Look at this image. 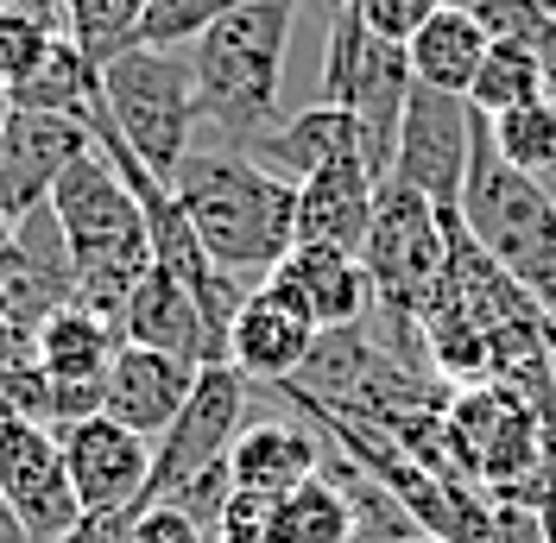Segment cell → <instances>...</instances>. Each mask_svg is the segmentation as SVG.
<instances>
[{
  "instance_id": "1",
  "label": "cell",
  "mask_w": 556,
  "mask_h": 543,
  "mask_svg": "<svg viewBox=\"0 0 556 543\" xmlns=\"http://www.w3.org/2000/svg\"><path fill=\"white\" fill-rule=\"evenodd\" d=\"M304 0H253L190 45L197 70V152H247L278 127L285 58Z\"/></svg>"
},
{
  "instance_id": "2",
  "label": "cell",
  "mask_w": 556,
  "mask_h": 543,
  "mask_svg": "<svg viewBox=\"0 0 556 543\" xmlns=\"http://www.w3.org/2000/svg\"><path fill=\"white\" fill-rule=\"evenodd\" d=\"M172 190L203 253L253 291L298 247V184L253 165L247 152H190Z\"/></svg>"
},
{
  "instance_id": "3",
  "label": "cell",
  "mask_w": 556,
  "mask_h": 543,
  "mask_svg": "<svg viewBox=\"0 0 556 543\" xmlns=\"http://www.w3.org/2000/svg\"><path fill=\"white\" fill-rule=\"evenodd\" d=\"M51 215L64 228L70 266H76V304L121 329L134 285L152 272V240H146V215H139L134 190L121 184L102 146H89L51 184Z\"/></svg>"
},
{
  "instance_id": "4",
  "label": "cell",
  "mask_w": 556,
  "mask_h": 543,
  "mask_svg": "<svg viewBox=\"0 0 556 543\" xmlns=\"http://www.w3.org/2000/svg\"><path fill=\"white\" fill-rule=\"evenodd\" d=\"M455 215L544 304V316H556V197L551 184H538V177H525V171H513L500 159L493 127H481V139H475Z\"/></svg>"
},
{
  "instance_id": "5",
  "label": "cell",
  "mask_w": 556,
  "mask_h": 543,
  "mask_svg": "<svg viewBox=\"0 0 556 543\" xmlns=\"http://www.w3.org/2000/svg\"><path fill=\"white\" fill-rule=\"evenodd\" d=\"M102 108L108 127L127 139L139 165L177 177V165L197 152V70L190 51H152L134 45L114 64H102Z\"/></svg>"
},
{
  "instance_id": "6",
  "label": "cell",
  "mask_w": 556,
  "mask_h": 543,
  "mask_svg": "<svg viewBox=\"0 0 556 543\" xmlns=\"http://www.w3.org/2000/svg\"><path fill=\"white\" fill-rule=\"evenodd\" d=\"M443 455L475 493L519 500L525 480L538 475V455H544V417L506 379L455 386L450 411H443Z\"/></svg>"
},
{
  "instance_id": "7",
  "label": "cell",
  "mask_w": 556,
  "mask_h": 543,
  "mask_svg": "<svg viewBox=\"0 0 556 543\" xmlns=\"http://www.w3.org/2000/svg\"><path fill=\"white\" fill-rule=\"evenodd\" d=\"M316 102L342 108L361 121L367 134V152H374V171H392V146H399V121H405V102H412V58L405 45H386L374 38L354 13L329 7L323 13V70H316Z\"/></svg>"
},
{
  "instance_id": "8",
  "label": "cell",
  "mask_w": 556,
  "mask_h": 543,
  "mask_svg": "<svg viewBox=\"0 0 556 543\" xmlns=\"http://www.w3.org/2000/svg\"><path fill=\"white\" fill-rule=\"evenodd\" d=\"M481 127L486 114L468 96H443V89L412 83V102H405V121H399V146H392V171L386 177L412 184L437 215H455Z\"/></svg>"
},
{
  "instance_id": "9",
  "label": "cell",
  "mask_w": 556,
  "mask_h": 543,
  "mask_svg": "<svg viewBox=\"0 0 556 543\" xmlns=\"http://www.w3.org/2000/svg\"><path fill=\"white\" fill-rule=\"evenodd\" d=\"M247 405H253V386H247L228 361L197 367L190 386V405L172 417V430L152 442V480H146V506L152 500H172L190 475H203L215 462H228L235 437L247 430Z\"/></svg>"
},
{
  "instance_id": "10",
  "label": "cell",
  "mask_w": 556,
  "mask_h": 543,
  "mask_svg": "<svg viewBox=\"0 0 556 543\" xmlns=\"http://www.w3.org/2000/svg\"><path fill=\"white\" fill-rule=\"evenodd\" d=\"M0 500L13 512V525L26 531V543H58L83 518V500L70 487L58 430L0 411Z\"/></svg>"
},
{
  "instance_id": "11",
  "label": "cell",
  "mask_w": 556,
  "mask_h": 543,
  "mask_svg": "<svg viewBox=\"0 0 556 543\" xmlns=\"http://www.w3.org/2000/svg\"><path fill=\"white\" fill-rule=\"evenodd\" d=\"M64 304H76V266L51 203H38L0 240V316L38 336V323Z\"/></svg>"
},
{
  "instance_id": "12",
  "label": "cell",
  "mask_w": 556,
  "mask_h": 543,
  "mask_svg": "<svg viewBox=\"0 0 556 543\" xmlns=\"http://www.w3.org/2000/svg\"><path fill=\"white\" fill-rule=\"evenodd\" d=\"M260 291H273L285 310H298L316 336H329V329H361L367 310H374V285H367L361 253L316 247V240H298V247L260 278Z\"/></svg>"
},
{
  "instance_id": "13",
  "label": "cell",
  "mask_w": 556,
  "mask_h": 543,
  "mask_svg": "<svg viewBox=\"0 0 556 543\" xmlns=\"http://www.w3.org/2000/svg\"><path fill=\"white\" fill-rule=\"evenodd\" d=\"M64 468L83 512H139L146 506V480H152V442L134 437L127 424H114L108 411L58 430Z\"/></svg>"
},
{
  "instance_id": "14",
  "label": "cell",
  "mask_w": 556,
  "mask_h": 543,
  "mask_svg": "<svg viewBox=\"0 0 556 543\" xmlns=\"http://www.w3.org/2000/svg\"><path fill=\"white\" fill-rule=\"evenodd\" d=\"M89 146H96V139H89L83 121L13 108L7 127H0V209H7V222H20L26 209L51 203V184H58Z\"/></svg>"
},
{
  "instance_id": "15",
  "label": "cell",
  "mask_w": 556,
  "mask_h": 543,
  "mask_svg": "<svg viewBox=\"0 0 556 543\" xmlns=\"http://www.w3.org/2000/svg\"><path fill=\"white\" fill-rule=\"evenodd\" d=\"M121 341L152 348V354H172V361H190V367H215V361H228L222 329H215L208 310L190 298V285H177L165 266H152L134 285L127 316H121Z\"/></svg>"
},
{
  "instance_id": "16",
  "label": "cell",
  "mask_w": 556,
  "mask_h": 543,
  "mask_svg": "<svg viewBox=\"0 0 556 543\" xmlns=\"http://www.w3.org/2000/svg\"><path fill=\"white\" fill-rule=\"evenodd\" d=\"M190 386H197L190 361H172V354H152V348L121 341L114 361H108V379H102V411L114 424H127L134 437L159 442L172 430L177 411L190 405Z\"/></svg>"
},
{
  "instance_id": "17",
  "label": "cell",
  "mask_w": 556,
  "mask_h": 543,
  "mask_svg": "<svg viewBox=\"0 0 556 543\" xmlns=\"http://www.w3.org/2000/svg\"><path fill=\"white\" fill-rule=\"evenodd\" d=\"M247 159L266 165L273 177H285V184H304V177L342 165V159H367V165H374L361 121L342 114V108H323V102L304 108V114H291V121H278V127H266V134L247 146ZM374 177H380V171H374Z\"/></svg>"
},
{
  "instance_id": "18",
  "label": "cell",
  "mask_w": 556,
  "mask_h": 543,
  "mask_svg": "<svg viewBox=\"0 0 556 543\" xmlns=\"http://www.w3.org/2000/svg\"><path fill=\"white\" fill-rule=\"evenodd\" d=\"M311 348H316V329L298 310L278 304L273 291H253L235 310V323H228V367L247 386H285V379H298L304 361H311Z\"/></svg>"
},
{
  "instance_id": "19",
  "label": "cell",
  "mask_w": 556,
  "mask_h": 543,
  "mask_svg": "<svg viewBox=\"0 0 556 543\" xmlns=\"http://www.w3.org/2000/svg\"><path fill=\"white\" fill-rule=\"evenodd\" d=\"M374 197H380V177L367 159H342V165L304 177L298 184V240L361 253V240L374 228Z\"/></svg>"
},
{
  "instance_id": "20",
  "label": "cell",
  "mask_w": 556,
  "mask_h": 543,
  "mask_svg": "<svg viewBox=\"0 0 556 543\" xmlns=\"http://www.w3.org/2000/svg\"><path fill=\"white\" fill-rule=\"evenodd\" d=\"M323 455H329V442L316 437L311 424H247L228 449V475H235L241 493L285 500L291 487L323 475Z\"/></svg>"
},
{
  "instance_id": "21",
  "label": "cell",
  "mask_w": 556,
  "mask_h": 543,
  "mask_svg": "<svg viewBox=\"0 0 556 543\" xmlns=\"http://www.w3.org/2000/svg\"><path fill=\"white\" fill-rule=\"evenodd\" d=\"M38 374L45 379H64V386H102L108 379V361H114V348H121V329L96 316V310L83 304H64L51 310L45 323H38Z\"/></svg>"
},
{
  "instance_id": "22",
  "label": "cell",
  "mask_w": 556,
  "mask_h": 543,
  "mask_svg": "<svg viewBox=\"0 0 556 543\" xmlns=\"http://www.w3.org/2000/svg\"><path fill=\"white\" fill-rule=\"evenodd\" d=\"M486 45L493 38L462 13V7H437L430 20H424V33L405 45V58H412V83H424V89H443V96H468L475 89V70H481Z\"/></svg>"
},
{
  "instance_id": "23",
  "label": "cell",
  "mask_w": 556,
  "mask_h": 543,
  "mask_svg": "<svg viewBox=\"0 0 556 543\" xmlns=\"http://www.w3.org/2000/svg\"><path fill=\"white\" fill-rule=\"evenodd\" d=\"M13 108H33V114H64V121H83L89 127V108L102 96V70L89 64L70 38H51V51L38 58V70L26 83L7 89Z\"/></svg>"
},
{
  "instance_id": "24",
  "label": "cell",
  "mask_w": 556,
  "mask_h": 543,
  "mask_svg": "<svg viewBox=\"0 0 556 543\" xmlns=\"http://www.w3.org/2000/svg\"><path fill=\"white\" fill-rule=\"evenodd\" d=\"M266 543H354V518H348L342 487L329 475H311L304 487H291L285 500H273Z\"/></svg>"
},
{
  "instance_id": "25",
  "label": "cell",
  "mask_w": 556,
  "mask_h": 543,
  "mask_svg": "<svg viewBox=\"0 0 556 543\" xmlns=\"http://www.w3.org/2000/svg\"><path fill=\"white\" fill-rule=\"evenodd\" d=\"M323 475L342 487L348 518H354V543H412V538H424L412 512L399 506V500H392L374 475H361L348 455H336V449H329V455H323Z\"/></svg>"
},
{
  "instance_id": "26",
  "label": "cell",
  "mask_w": 556,
  "mask_h": 543,
  "mask_svg": "<svg viewBox=\"0 0 556 543\" xmlns=\"http://www.w3.org/2000/svg\"><path fill=\"white\" fill-rule=\"evenodd\" d=\"M544 96H551V89H544V64H538L531 45H486L481 70H475V89H468V102L481 108L486 121L544 102Z\"/></svg>"
},
{
  "instance_id": "27",
  "label": "cell",
  "mask_w": 556,
  "mask_h": 543,
  "mask_svg": "<svg viewBox=\"0 0 556 543\" xmlns=\"http://www.w3.org/2000/svg\"><path fill=\"white\" fill-rule=\"evenodd\" d=\"M139 20H146V0H64V38L96 70L134 51Z\"/></svg>"
},
{
  "instance_id": "28",
  "label": "cell",
  "mask_w": 556,
  "mask_h": 543,
  "mask_svg": "<svg viewBox=\"0 0 556 543\" xmlns=\"http://www.w3.org/2000/svg\"><path fill=\"white\" fill-rule=\"evenodd\" d=\"M493 127V146H500V159L525 177H538V184H556V102L531 108H513V114H500V121H486Z\"/></svg>"
},
{
  "instance_id": "29",
  "label": "cell",
  "mask_w": 556,
  "mask_h": 543,
  "mask_svg": "<svg viewBox=\"0 0 556 543\" xmlns=\"http://www.w3.org/2000/svg\"><path fill=\"white\" fill-rule=\"evenodd\" d=\"M253 0H146V20H139L134 45H152V51H190L208 26H222L228 13H241Z\"/></svg>"
},
{
  "instance_id": "30",
  "label": "cell",
  "mask_w": 556,
  "mask_h": 543,
  "mask_svg": "<svg viewBox=\"0 0 556 543\" xmlns=\"http://www.w3.org/2000/svg\"><path fill=\"white\" fill-rule=\"evenodd\" d=\"M450 7H462L493 45H531V51H544V38L556 33V7H544V0H450Z\"/></svg>"
},
{
  "instance_id": "31",
  "label": "cell",
  "mask_w": 556,
  "mask_h": 543,
  "mask_svg": "<svg viewBox=\"0 0 556 543\" xmlns=\"http://www.w3.org/2000/svg\"><path fill=\"white\" fill-rule=\"evenodd\" d=\"M437 7H443V0H348V13H354L374 38H386V45H412Z\"/></svg>"
},
{
  "instance_id": "32",
  "label": "cell",
  "mask_w": 556,
  "mask_h": 543,
  "mask_svg": "<svg viewBox=\"0 0 556 543\" xmlns=\"http://www.w3.org/2000/svg\"><path fill=\"white\" fill-rule=\"evenodd\" d=\"M51 38H64V33H45V26L20 20V13H0V89L26 83L38 70V58L51 51Z\"/></svg>"
},
{
  "instance_id": "33",
  "label": "cell",
  "mask_w": 556,
  "mask_h": 543,
  "mask_svg": "<svg viewBox=\"0 0 556 543\" xmlns=\"http://www.w3.org/2000/svg\"><path fill=\"white\" fill-rule=\"evenodd\" d=\"M266 531H273V500L235 487L222 518H215V531H208V543H266Z\"/></svg>"
},
{
  "instance_id": "34",
  "label": "cell",
  "mask_w": 556,
  "mask_h": 543,
  "mask_svg": "<svg viewBox=\"0 0 556 543\" xmlns=\"http://www.w3.org/2000/svg\"><path fill=\"white\" fill-rule=\"evenodd\" d=\"M228 493H235V475H228V462H215V468H203V475H190L184 487H177L172 506L190 512L203 531H215V518H222V506H228Z\"/></svg>"
},
{
  "instance_id": "35",
  "label": "cell",
  "mask_w": 556,
  "mask_h": 543,
  "mask_svg": "<svg viewBox=\"0 0 556 543\" xmlns=\"http://www.w3.org/2000/svg\"><path fill=\"white\" fill-rule=\"evenodd\" d=\"M127 543H208V531L190 518V512H177L172 500H152V506L134 512Z\"/></svg>"
},
{
  "instance_id": "36",
  "label": "cell",
  "mask_w": 556,
  "mask_h": 543,
  "mask_svg": "<svg viewBox=\"0 0 556 543\" xmlns=\"http://www.w3.org/2000/svg\"><path fill=\"white\" fill-rule=\"evenodd\" d=\"M486 543H551L544 518L525 500H486Z\"/></svg>"
},
{
  "instance_id": "37",
  "label": "cell",
  "mask_w": 556,
  "mask_h": 543,
  "mask_svg": "<svg viewBox=\"0 0 556 543\" xmlns=\"http://www.w3.org/2000/svg\"><path fill=\"white\" fill-rule=\"evenodd\" d=\"M134 531V512H83L58 543H127Z\"/></svg>"
},
{
  "instance_id": "38",
  "label": "cell",
  "mask_w": 556,
  "mask_h": 543,
  "mask_svg": "<svg viewBox=\"0 0 556 543\" xmlns=\"http://www.w3.org/2000/svg\"><path fill=\"white\" fill-rule=\"evenodd\" d=\"M0 13H20L45 33H64V0H0Z\"/></svg>"
},
{
  "instance_id": "39",
  "label": "cell",
  "mask_w": 556,
  "mask_h": 543,
  "mask_svg": "<svg viewBox=\"0 0 556 543\" xmlns=\"http://www.w3.org/2000/svg\"><path fill=\"white\" fill-rule=\"evenodd\" d=\"M538 64H544V89L556 96V33L544 38V51H538Z\"/></svg>"
},
{
  "instance_id": "40",
  "label": "cell",
  "mask_w": 556,
  "mask_h": 543,
  "mask_svg": "<svg viewBox=\"0 0 556 543\" xmlns=\"http://www.w3.org/2000/svg\"><path fill=\"white\" fill-rule=\"evenodd\" d=\"M0 543H26V531L13 525V512H7V500H0Z\"/></svg>"
},
{
  "instance_id": "41",
  "label": "cell",
  "mask_w": 556,
  "mask_h": 543,
  "mask_svg": "<svg viewBox=\"0 0 556 543\" xmlns=\"http://www.w3.org/2000/svg\"><path fill=\"white\" fill-rule=\"evenodd\" d=\"M7 114H13V96H7V89H0V127H7Z\"/></svg>"
},
{
  "instance_id": "42",
  "label": "cell",
  "mask_w": 556,
  "mask_h": 543,
  "mask_svg": "<svg viewBox=\"0 0 556 543\" xmlns=\"http://www.w3.org/2000/svg\"><path fill=\"white\" fill-rule=\"evenodd\" d=\"M7 235H13V222H7V209H0V240H7Z\"/></svg>"
},
{
  "instance_id": "43",
  "label": "cell",
  "mask_w": 556,
  "mask_h": 543,
  "mask_svg": "<svg viewBox=\"0 0 556 543\" xmlns=\"http://www.w3.org/2000/svg\"><path fill=\"white\" fill-rule=\"evenodd\" d=\"M412 543H443V538H412Z\"/></svg>"
},
{
  "instance_id": "44",
  "label": "cell",
  "mask_w": 556,
  "mask_h": 543,
  "mask_svg": "<svg viewBox=\"0 0 556 543\" xmlns=\"http://www.w3.org/2000/svg\"><path fill=\"white\" fill-rule=\"evenodd\" d=\"M544 7H556V0H544Z\"/></svg>"
},
{
  "instance_id": "45",
  "label": "cell",
  "mask_w": 556,
  "mask_h": 543,
  "mask_svg": "<svg viewBox=\"0 0 556 543\" xmlns=\"http://www.w3.org/2000/svg\"><path fill=\"white\" fill-rule=\"evenodd\" d=\"M551 197H556V184H551Z\"/></svg>"
}]
</instances>
